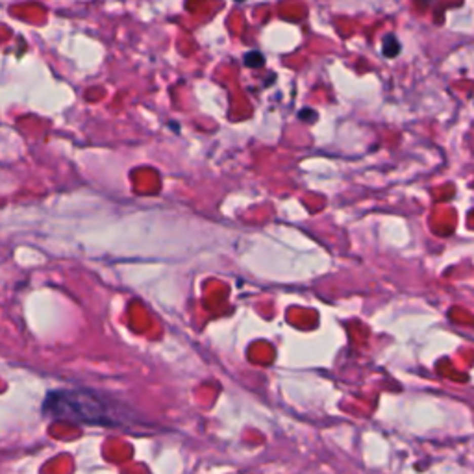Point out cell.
Listing matches in <instances>:
<instances>
[{
	"label": "cell",
	"mask_w": 474,
	"mask_h": 474,
	"mask_svg": "<svg viewBox=\"0 0 474 474\" xmlns=\"http://www.w3.org/2000/svg\"><path fill=\"white\" fill-rule=\"evenodd\" d=\"M43 415L74 424L124 426L132 415L117 400L93 389H54L45 397Z\"/></svg>",
	"instance_id": "obj_1"
},
{
	"label": "cell",
	"mask_w": 474,
	"mask_h": 474,
	"mask_svg": "<svg viewBox=\"0 0 474 474\" xmlns=\"http://www.w3.org/2000/svg\"><path fill=\"white\" fill-rule=\"evenodd\" d=\"M400 50V45L397 43V39L393 37V35H389L387 39H385V43H383V54L389 56V58H394V56L399 54Z\"/></svg>",
	"instance_id": "obj_2"
},
{
	"label": "cell",
	"mask_w": 474,
	"mask_h": 474,
	"mask_svg": "<svg viewBox=\"0 0 474 474\" xmlns=\"http://www.w3.org/2000/svg\"><path fill=\"white\" fill-rule=\"evenodd\" d=\"M245 65L258 69V67L263 65V56L259 54V52H248V54L245 56Z\"/></svg>",
	"instance_id": "obj_3"
}]
</instances>
